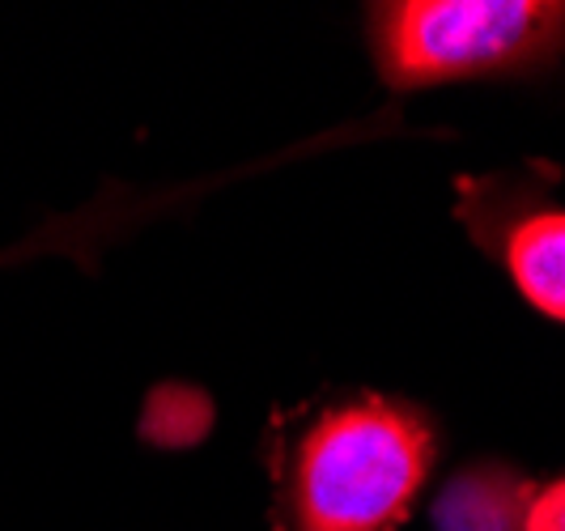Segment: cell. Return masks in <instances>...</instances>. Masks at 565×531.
Wrapping results in <instances>:
<instances>
[{"instance_id": "obj_6", "label": "cell", "mask_w": 565, "mask_h": 531, "mask_svg": "<svg viewBox=\"0 0 565 531\" xmlns=\"http://www.w3.org/2000/svg\"><path fill=\"white\" fill-rule=\"evenodd\" d=\"M519 531H565V476L532 493Z\"/></svg>"}, {"instance_id": "obj_4", "label": "cell", "mask_w": 565, "mask_h": 531, "mask_svg": "<svg viewBox=\"0 0 565 531\" xmlns=\"http://www.w3.org/2000/svg\"><path fill=\"white\" fill-rule=\"evenodd\" d=\"M532 502V485L502 464H477L459 472L434 506L438 531H519Z\"/></svg>"}, {"instance_id": "obj_3", "label": "cell", "mask_w": 565, "mask_h": 531, "mask_svg": "<svg viewBox=\"0 0 565 531\" xmlns=\"http://www.w3.org/2000/svg\"><path fill=\"white\" fill-rule=\"evenodd\" d=\"M459 217L507 268L519 294L565 323V204L489 179L459 197Z\"/></svg>"}, {"instance_id": "obj_5", "label": "cell", "mask_w": 565, "mask_h": 531, "mask_svg": "<svg viewBox=\"0 0 565 531\" xmlns=\"http://www.w3.org/2000/svg\"><path fill=\"white\" fill-rule=\"evenodd\" d=\"M209 421H213V408L196 387L170 383V387H158L145 404V434L158 447H192L204 438Z\"/></svg>"}, {"instance_id": "obj_2", "label": "cell", "mask_w": 565, "mask_h": 531, "mask_svg": "<svg viewBox=\"0 0 565 531\" xmlns=\"http://www.w3.org/2000/svg\"><path fill=\"white\" fill-rule=\"evenodd\" d=\"M379 73L399 89L514 73L565 47V4L548 0H399L374 4Z\"/></svg>"}, {"instance_id": "obj_1", "label": "cell", "mask_w": 565, "mask_h": 531, "mask_svg": "<svg viewBox=\"0 0 565 531\" xmlns=\"http://www.w3.org/2000/svg\"><path fill=\"white\" fill-rule=\"evenodd\" d=\"M434 464L429 421L383 395L319 408L285 459V531H392Z\"/></svg>"}]
</instances>
